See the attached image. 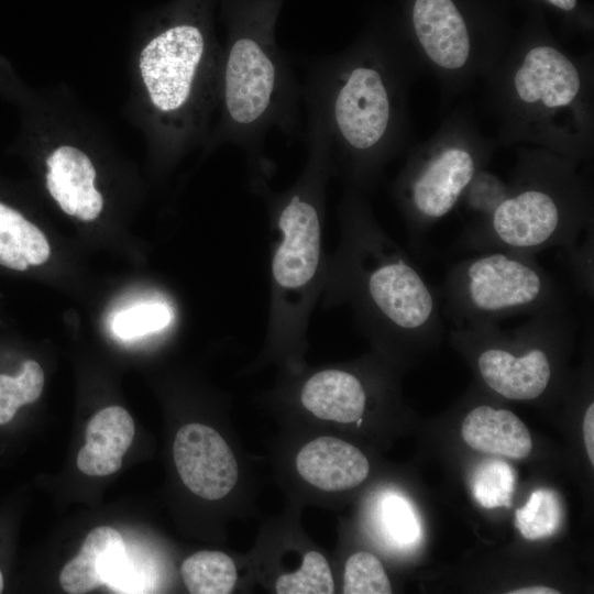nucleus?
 <instances>
[{
	"instance_id": "nucleus-1",
	"label": "nucleus",
	"mask_w": 594,
	"mask_h": 594,
	"mask_svg": "<svg viewBox=\"0 0 594 594\" xmlns=\"http://www.w3.org/2000/svg\"><path fill=\"white\" fill-rule=\"evenodd\" d=\"M422 72L402 36L369 34L312 59L301 86L308 118L328 141L344 188L375 190L387 165L409 148L410 88Z\"/></svg>"
},
{
	"instance_id": "nucleus-2",
	"label": "nucleus",
	"mask_w": 594,
	"mask_h": 594,
	"mask_svg": "<svg viewBox=\"0 0 594 594\" xmlns=\"http://www.w3.org/2000/svg\"><path fill=\"white\" fill-rule=\"evenodd\" d=\"M221 57L209 0H178L139 21L129 109L163 163L206 143L219 103Z\"/></svg>"
},
{
	"instance_id": "nucleus-3",
	"label": "nucleus",
	"mask_w": 594,
	"mask_h": 594,
	"mask_svg": "<svg viewBox=\"0 0 594 594\" xmlns=\"http://www.w3.org/2000/svg\"><path fill=\"white\" fill-rule=\"evenodd\" d=\"M340 242L328 255L319 301L349 305L378 344L432 342L442 332L437 296L403 248L383 229L367 195L344 188L338 205Z\"/></svg>"
},
{
	"instance_id": "nucleus-4",
	"label": "nucleus",
	"mask_w": 594,
	"mask_h": 594,
	"mask_svg": "<svg viewBox=\"0 0 594 594\" xmlns=\"http://www.w3.org/2000/svg\"><path fill=\"white\" fill-rule=\"evenodd\" d=\"M497 146H532L588 162L594 152L593 53L576 56L546 34L509 42L482 79Z\"/></svg>"
},
{
	"instance_id": "nucleus-5",
	"label": "nucleus",
	"mask_w": 594,
	"mask_h": 594,
	"mask_svg": "<svg viewBox=\"0 0 594 594\" xmlns=\"http://www.w3.org/2000/svg\"><path fill=\"white\" fill-rule=\"evenodd\" d=\"M307 148L305 166L288 188L273 191L265 184L253 191L263 198L268 220L267 336L277 349H295L304 341L320 299L328 258L323 243L326 193L333 167L324 133L311 119Z\"/></svg>"
},
{
	"instance_id": "nucleus-6",
	"label": "nucleus",
	"mask_w": 594,
	"mask_h": 594,
	"mask_svg": "<svg viewBox=\"0 0 594 594\" xmlns=\"http://www.w3.org/2000/svg\"><path fill=\"white\" fill-rule=\"evenodd\" d=\"M231 20L222 46L218 120L204 147L206 152L230 143L245 155L251 191L268 184L275 166L264 143L272 128L287 138L299 133L302 100L286 56L276 45L271 10H244Z\"/></svg>"
},
{
	"instance_id": "nucleus-7",
	"label": "nucleus",
	"mask_w": 594,
	"mask_h": 594,
	"mask_svg": "<svg viewBox=\"0 0 594 594\" xmlns=\"http://www.w3.org/2000/svg\"><path fill=\"white\" fill-rule=\"evenodd\" d=\"M581 164L540 147L519 146L505 197L487 218L470 222L452 249L537 254L569 248L594 226L593 186Z\"/></svg>"
},
{
	"instance_id": "nucleus-8",
	"label": "nucleus",
	"mask_w": 594,
	"mask_h": 594,
	"mask_svg": "<svg viewBox=\"0 0 594 594\" xmlns=\"http://www.w3.org/2000/svg\"><path fill=\"white\" fill-rule=\"evenodd\" d=\"M496 147L472 111L460 107L430 138L407 150L389 193L413 240L419 241L459 206L477 173L487 168Z\"/></svg>"
},
{
	"instance_id": "nucleus-9",
	"label": "nucleus",
	"mask_w": 594,
	"mask_h": 594,
	"mask_svg": "<svg viewBox=\"0 0 594 594\" xmlns=\"http://www.w3.org/2000/svg\"><path fill=\"white\" fill-rule=\"evenodd\" d=\"M444 309L458 326L497 323L565 305L536 254L488 250L455 263L442 286Z\"/></svg>"
},
{
	"instance_id": "nucleus-10",
	"label": "nucleus",
	"mask_w": 594,
	"mask_h": 594,
	"mask_svg": "<svg viewBox=\"0 0 594 594\" xmlns=\"http://www.w3.org/2000/svg\"><path fill=\"white\" fill-rule=\"evenodd\" d=\"M497 323L461 326L453 340L473 350L483 383L513 400L542 396L553 380V353L570 340L575 322L565 305L542 310L510 332Z\"/></svg>"
},
{
	"instance_id": "nucleus-11",
	"label": "nucleus",
	"mask_w": 594,
	"mask_h": 594,
	"mask_svg": "<svg viewBox=\"0 0 594 594\" xmlns=\"http://www.w3.org/2000/svg\"><path fill=\"white\" fill-rule=\"evenodd\" d=\"M66 101L53 92L37 100L35 139L43 148L50 196L66 215L91 222L105 207L94 150L107 136Z\"/></svg>"
},
{
	"instance_id": "nucleus-12",
	"label": "nucleus",
	"mask_w": 594,
	"mask_h": 594,
	"mask_svg": "<svg viewBox=\"0 0 594 594\" xmlns=\"http://www.w3.org/2000/svg\"><path fill=\"white\" fill-rule=\"evenodd\" d=\"M173 454L183 483L197 496L224 497L238 480V464L226 440L212 428L194 422L176 433Z\"/></svg>"
},
{
	"instance_id": "nucleus-13",
	"label": "nucleus",
	"mask_w": 594,
	"mask_h": 594,
	"mask_svg": "<svg viewBox=\"0 0 594 594\" xmlns=\"http://www.w3.org/2000/svg\"><path fill=\"white\" fill-rule=\"evenodd\" d=\"M296 466L308 483L327 492L355 487L370 471L366 457L356 447L333 437L307 443L297 454Z\"/></svg>"
},
{
	"instance_id": "nucleus-14",
	"label": "nucleus",
	"mask_w": 594,
	"mask_h": 594,
	"mask_svg": "<svg viewBox=\"0 0 594 594\" xmlns=\"http://www.w3.org/2000/svg\"><path fill=\"white\" fill-rule=\"evenodd\" d=\"M367 389L360 375L345 369H323L306 378L301 405L317 418L349 424L362 418Z\"/></svg>"
},
{
	"instance_id": "nucleus-15",
	"label": "nucleus",
	"mask_w": 594,
	"mask_h": 594,
	"mask_svg": "<svg viewBox=\"0 0 594 594\" xmlns=\"http://www.w3.org/2000/svg\"><path fill=\"white\" fill-rule=\"evenodd\" d=\"M134 431L133 419L124 408L110 406L98 411L88 422L86 444L77 455L78 469L94 476L117 472Z\"/></svg>"
},
{
	"instance_id": "nucleus-16",
	"label": "nucleus",
	"mask_w": 594,
	"mask_h": 594,
	"mask_svg": "<svg viewBox=\"0 0 594 594\" xmlns=\"http://www.w3.org/2000/svg\"><path fill=\"white\" fill-rule=\"evenodd\" d=\"M127 554L122 536L111 527H97L86 537L78 554L65 564L59 583L70 594H81L107 584Z\"/></svg>"
},
{
	"instance_id": "nucleus-17",
	"label": "nucleus",
	"mask_w": 594,
	"mask_h": 594,
	"mask_svg": "<svg viewBox=\"0 0 594 594\" xmlns=\"http://www.w3.org/2000/svg\"><path fill=\"white\" fill-rule=\"evenodd\" d=\"M462 437L473 449L524 459L532 442L525 424L510 410L480 405L472 409L462 424Z\"/></svg>"
},
{
	"instance_id": "nucleus-18",
	"label": "nucleus",
	"mask_w": 594,
	"mask_h": 594,
	"mask_svg": "<svg viewBox=\"0 0 594 594\" xmlns=\"http://www.w3.org/2000/svg\"><path fill=\"white\" fill-rule=\"evenodd\" d=\"M187 590L193 594H228L237 582L233 560L221 551H199L180 566Z\"/></svg>"
},
{
	"instance_id": "nucleus-19",
	"label": "nucleus",
	"mask_w": 594,
	"mask_h": 594,
	"mask_svg": "<svg viewBox=\"0 0 594 594\" xmlns=\"http://www.w3.org/2000/svg\"><path fill=\"white\" fill-rule=\"evenodd\" d=\"M563 521V506L558 493L539 488L515 514V524L524 538L537 540L554 535Z\"/></svg>"
},
{
	"instance_id": "nucleus-20",
	"label": "nucleus",
	"mask_w": 594,
	"mask_h": 594,
	"mask_svg": "<svg viewBox=\"0 0 594 594\" xmlns=\"http://www.w3.org/2000/svg\"><path fill=\"white\" fill-rule=\"evenodd\" d=\"M38 230L18 210L0 202V264L25 271L29 264L24 256Z\"/></svg>"
},
{
	"instance_id": "nucleus-21",
	"label": "nucleus",
	"mask_w": 594,
	"mask_h": 594,
	"mask_svg": "<svg viewBox=\"0 0 594 594\" xmlns=\"http://www.w3.org/2000/svg\"><path fill=\"white\" fill-rule=\"evenodd\" d=\"M44 387L41 365L28 360L18 376L0 374V425L12 420L18 408L35 402Z\"/></svg>"
},
{
	"instance_id": "nucleus-22",
	"label": "nucleus",
	"mask_w": 594,
	"mask_h": 594,
	"mask_svg": "<svg viewBox=\"0 0 594 594\" xmlns=\"http://www.w3.org/2000/svg\"><path fill=\"white\" fill-rule=\"evenodd\" d=\"M514 485L513 469L499 460L482 462L472 476L473 496L485 508L509 507Z\"/></svg>"
},
{
	"instance_id": "nucleus-23",
	"label": "nucleus",
	"mask_w": 594,
	"mask_h": 594,
	"mask_svg": "<svg viewBox=\"0 0 594 594\" xmlns=\"http://www.w3.org/2000/svg\"><path fill=\"white\" fill-rule=\"evenodd\" d=\"M276 592L278 594L333 593V579L326 558L317 551L307 552L299 570L278 578Z\"/></svg>"
},
{
	"instance_id": "nucleus-24",
	"label": "nucleus",
	"mask_w": 594,
	"mask_h": 594,
	"mask_svg": "<svg viewBox=\"0 0 594 594\" xmlns=\"http://www.w3.org/2000/svg\"><path fill=\"white\" fill-rule=\"evenodd\" d=\"M343 581L345 594L392 593V586L382 563L370 552H358L346 560Z\"/></svg>"
},
{
	"instance_id": "nucleus-25",
	"label": "nucleus",
	"mask_w": 594,
	"mask_h": 594,
	"mask_svg": "<svg viewBox=\"0 0 594 594\" xmlns=\"http://www.w3.org/2000/svg\"><path fill=\"white\" fill-rule=\"evenodd\" d=\"M507 193V180L502 179L487 168L477 173L464 191L460 204L472 221L487 218Z\"/></svg>"
},
{
	"instance_id": "nucleus-26",
	"label": "nucleus",
	"mask_w": 594,
	"mask_h": 594,
	"mask_svg": "<svg viewBox=\"0 0 594 594\" xmlns=\"http://www.w3.org/2000/svg\"><path fill=\"white\" fill-rule=\"evenodd\" d=\"M174 312L165 302L140 305L119 314L112 328L121 338H133L165 329L172 323Z\"/></svg>"
},
{
	"instance_id": "nucleus-27",
	"label": "nucleus",
	"mask_w": 594,
	"mask_h": 594,
	"mask_svg": "<svg viewBox=\"0 0 594 594\" xmlns=\"http://www.w3.org/2000/svg\"><path fill=\"white\" fill-rule=\"evenodd\" d=\"M382 524L398 546L414 544L420 538V526L411 505L399 495H388L381 506Z\"/></svg>"
},
{
	"instance_id": "nucleus-28",
	"label": "nucleus",
	"mask_w": 594,
	"mask_h": 594,
	"mask_svg": "<svg viewBox=\"0 0 594 594\" xmlns=\"http://www.w3.org/2000/svg\"><path fill=\"white\" fill-rule=\"evenodd\" d=\"M566 263L579 292L593 297L594 292V226L587 228L569 248Z\"/></svg>"
},
{
	"instance_id": "nucleus-29",
	"label": "nucleus",
	"mask_w": 594,
	"mask_h": 594,
	"mask_svg": "<svg viewBox=\"0 0 594 594\" xmlns=\"http://www.w3.org/2000/svg\"><path fill=\"white\" fill-rule=\"evenodd\" d=\"M583 436L588 459L594 464V404L591 403L583 418Z\"/></svg>"
},
{
	"instance_id": "nucleus-30",
	"label": "nucleus",
	"mask_w": 594,
	"mask_h": 594,
	"mask_svg": "<svg viewBox=\"0 0 594 594\" xmlns=\"http://www.w3.org/2000/svg\"><path fill=\"white\" fill-rule=\"evenodd\" d=\"M508 593L509 594H559L560 592L551 587H547L542 585H535V586L521 587V588H518Z\"/></svg>"
},
{
	"instance_id": "nucleus-31",
	"label": "nucleus",
	"mask_w": 594,
	"mask_h": 594,
	"mask_svg": "<svg viewBox=\"0 0 594 594\" xmlns=\"http://www.w3.org/2000/svg\"><path fill=\"white\" fill-rule=\"evenodd\" d=\"M546 1L564 12H572L578 4V0H546Z\"/></svg>"
},
{
	"instance_id": "nucleus-32",
	"label": "nucleus",
	"mask_w": 594,
	"mask_h": 594,
	"mask_svg": "<svg viewBox=\"0 0 594 594\" xmlns=\"http://www.w3.org/2000/svg\"><path fill=\"white\" fill-rule=\"evenodd\" d=\"M3 590V578H2V574L0 572V593L2 592Z\"/></svg>"
}]
</instances>
